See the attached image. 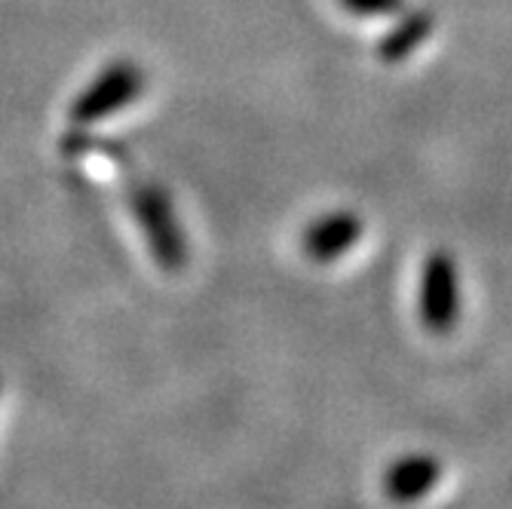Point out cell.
Returning <instances> with one entry per match:
<instances>
[{"label":"cell","mask_w":512,"mask_h":509,"mask_svg":"<svg viewBox=\"0 0 512 509\" xmlns=\"http://www.w3.org/2000/svg\"><path fill=\"white\" fill-rule=\"evenodd\" d=\"M129 209L160 270L175 273L188 264V237H184L172 197L157 181H135L129 188Z\"/></svg>","instance_id":"1"},{"label":"cell","mask_w":512,"mask_h":509,"mask_svg":"<svg viewBox=\"0 0 512 509\" xmlns=\"http://www.w3.org/2000/svg\"><path fill=\"white\" fill-rule=\"evenodd\" d=\"M142 89H145L142 68L132 65V62H114L74 99L68 117L74 126H89V123L108 120L117 111L129 108L138 96H142Z\"/></svg>","instance_id":"2"},{"label":"cell","mask_w":512,"mask_h":509,"mask_svg":"<svg viewBox=\"0 0 512 509\" xmlns=\"http://www.w3.org/2000/svg\"><path fill=\"white\" fill-rule=\"evenodd\" d=\"M417 313L433 335H448L460 316V280L451 255L436 252L421 270V292H417Z\"/></svg>","instance_id":"3"},{"label":"cell","mask_w":512,"mask_h":509,"mask_svg":"<svg viewBox=\"0 0 512 509\" xmlns=\"http://www.w3.org/2000/svg\"><path fill=\"white\" fill-rule=\"evenodd\" d=\"M362 237V221L353 212H332L316 218L304 234V252L316 264H332L344 258Z\"/></svg>","instance_id":"4"},{"label":"cell","mask_w":512,"mask_h":509,"mask_svg":"<svg viewBox=\"0 0 512 509\" xmlns=\"http://www.w3.org/2000/svg\"><path fill=\"white\" fill-rule=\"evenodd\" d=\"M439 479H442V467L436 457L411 454L390 464V470L384 473V491L393 503H417L436 488Z\"/></svg>","instance_id":"5"},{"label":"cell","mask_w":512,"mask_h":509,"mask_svg":"<svg viewBox=\"0 0 512 509\" xmlns=\"http://www.w3.org/2000/svg\"><path fill=\"white\" fill-rule=\"evenodd\" d=\"M430 34H433V16L427 10L405 13L396 22V28L381 40V59L384 62H405L414 50H421Z\"/></svg>","instance_id":"6"},{"label":"cell","mask_w":512,"mask_h":509,"mask_svg":"<svg viewBox=\"0 0 512 509\" xmlns=\"http://www.w3.org/2000/svg\"><path fill=\"white\" fill-rule=\"evenodd\" d=\"M405 0H341V7L353 16L362 19H384V16H396L402 10Z\"/></svg>","instance_id":"7"}]
</instances>
